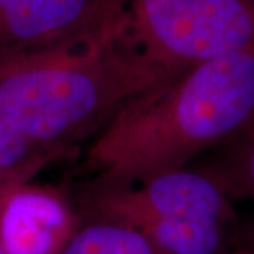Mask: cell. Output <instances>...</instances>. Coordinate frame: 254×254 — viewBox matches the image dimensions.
Returning <instances> with one entry per match:
<instances>
[{"mask_svg":"<svg viewBox=\"0 0 254 254\" xmlns=\"http://www.w3.org/2000/svg\"><path fill=\"white\" fill-rule=\"evenodd\" d=\"M122 7L68 41L0 58V116L65 157L128 100L175 76L127 41Z\"/></svg>","mask_w":254,"mask_h":254,"instance_id":"obj_2","label":"cell"},{"mask_svg":"<svg viewBox=\"0 0 254 254\" xmlns=\"http://www.w3.org/2000/svg\"><path fill=\"white\" fill-rule=\"evenodd\" d=\"M78 206L83 220L136 229L164 254H227L240 229L229 193L199 168L184 167L123 188L88 184Z\"/></svg>","mask_w":254,"mask_h":254,"instance_id":"obj_3","label":"cell"},{"mask_svg":"<svg viewBox=\"0 0 254 254\" xmlns=\"http://www.w3.org/2000/svg\"><path fill=\"white\" fill-rule=\"evenodd\" d=\"M63 157L33 143L0 116V192L31 181L46 165Z\"/></svg>","mask_w":254,"mask_h":254,"instance_id":"obj_9","label":"cell"},{"mask_svg":"<svg viewBox=\"0 0 254 254\" xmlns=\"http://www.w3.org/2000/svg\"><path fill=\"white\" fill-rule=\"evenodd\" d=\"M227 254H254V226H240L232 249Z\"/></svg>","mask_w":254,"mask_h":254,"instance_id":"obj_10","label":"cell"},{"mask_svg":"<svg viewBox=\"0 0 254 254\" xmlns=\"http://www.w3.org/2000/svg\"><path fill=\"white\" fill-rule=\"evenodd\" d=\"M0 254H3V253H1V252H0Z\"/></svg>","mask_w":254,"mask_h":254,"instance_id":"obj_11","label":"cell"},{"mask_svg":"<svg viewBox=\"0 0 254 254\" xmlns=\"http://www.w3.org/2000/svg\"><path fill=\"white\" fill-rule=\"evenodd\" d=\"M223 145L199 170L213 177L232 199L254 200V123Z\"/></svg>","mask_w":254,"mask_h":254,"instance_id":"obj_8","label":"cell"},{"mask_svg":"<svg viewBox=\"0 0 254 254\" xmlns=\"http://www.w3.org/2000/svg\"><path fill=\"white\" fill-rule=\"evenodd\" d=\"M254 123V48L213 58L134 96L93 136L89 184L123 188L174 171Z\"/></svg>","mask_w":254,"mask_h":254,"instance_id":"obj_1","label":"cell"},{"mask_svg":"<svg viewBox=\"0 0 254 254\" xmlns=\"http://www.w3.org/2000/svg\"><path fill=\"white\" fill-rule=\"evenodd\" d=\"M125 0H0V58L68 41Z\"/></svg>","mask_w":254,"mask_h":254,"instance_id":"obj_6","label":"cell"},{"mask_svg":"<svg viewBox=\"0 0 254 254\" xmlns=\"http://www.w3.org/2000/svg\"><path fill=\"white\" fill-rule=\"evenodd\" d=\"M83 223L63 190L31 181L0 192V252L58 254Z\"/></svg>","mask_w":254,"mask_h":254,"instance_id":"obj_5","label":"cell"},{"mask_svg":"<svg viewBox=\"0 0 254 254\" xmlns=\"http://www.w3.org/2000/svg\"><path fill=\"white\" fill-rule=\"evenodd\" d=\"M58 254H164L136 229L86 219Z\"/></svg>","mask_w":254,"mask_h":254,"instance_id":"obj_7","label":"cell"},{"mask_svg":"<svg viewBox=\"0 0 254 254\" xmlns=\"http://www.w3.org/2000/svg\"><path fill=\"white\" fill-rule=\"evenodd\" d=\"M122 30L148 63L177 75L254 48V0H125Z\"/></svg>","mask_w":254,"mask_h":254,"instance_id":"obj_4","label":"cell"}]
</instances>
